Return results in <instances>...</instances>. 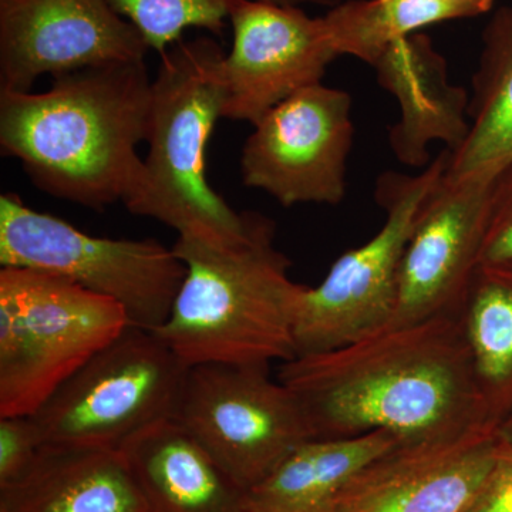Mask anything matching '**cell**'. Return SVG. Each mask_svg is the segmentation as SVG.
Segmentation results:
<instances>
[{
  "instance_id": "28",
  "label": "cell",
  "mask_w": 512,
  "mask_h": 512,
  "mask_svg": "<svg viewBox=\"0 0 512 512\" xmlns=\"http://www.w3.org/2000/svg\"><path fill=\"white\" fill-rule=\"evenodd\" d=\"M457 2L468 3V5L474 6L484 15V13L490 12L491 8H493L495 0H457Z\"/></svg>"
},
{
  "instance_id": "6",
  "label": "cell",
  "mask_w": 512,
  "mask_h": 512,
  "mask_svg": "<svg viewBox=\"0 0 512 512\" xmlns=\"http://www.w3.org/2000/svg\"><path fill=\"white\" fill-rule=\"evenodd\" d=\"M0 265L59 276L119 303L130 326L154 332L167 322L185 265L156 239L93 237L52 214L0 195Z\"/></svg>"
},
{
  "instance_id": "11",
  "label": "cell",
  "mask_w": 512,
  "mask_h": 512,
  "mask_svg": "<svg viewBox=\"0 0 512 512\" xmlns=\"http://www.w3.org/2000/svg\"><path fill=\"white\" fill-rule=\"evenodd\" d=\"M494 175H444L430 192L404 249L387 328L460 313L481 264Z\"/></svg>"
},
{
  "instance_id": "12",
  "label": "cell",
  "mask_w": 512,
  "mask_h": 512,
  "mask_svg": "<svg viewBox=\"0 0 512 512\" xmlns=\"http://www.w3.org/2000/svg\"><path fill=\"white\" fill-rule=\"evenodd\" d=\"M232 47L224 57V119L252 126L282 101L322 83L339 57L325 20L302 8L231 0Z\"/></svg>"
},
{
  "instance_id": "16",
  "label": "cell",
  "mask_w": 512,
  "mask_h": 512,
  "mask_svg": "<svg viewBox=\"0 0 512 512\" xmlns=\"http://www.w3.org/2000/svg\"><path fill=\"white\" fill-rule=\"evenodd\" d=\"M146 512H247V491L174 419L120 448Z\"/></svg>"
},
{
  "instance_id": "1",
  "label": "cell",
  "mask_w": 512,
  "mask_h": 512,
  "mask_svg": "<svg viewBox=\"0 0 512 512\" xmlns=\"http://www.w3.org/2000/svg\"><path fill=\"white\" fill-rule=\"evenodd\" d=\"M278 380L301 403L313 439L386 431L412 446L497 429L488 423L460 313L296 356L281 363Z\"/></svg>"
},
{
  "instance_id": "20",
  "label": "cell",
  "mask_w": 512,
  "mask_h": 512,
  "mask_svg": "<svg viewBox=\"0 0 512 512\" xmlns=\"http://www.w3.org/2000/svg\"><path fill=\"white\" fill-rule=\"evenodd\" d=\"M488 423L512 414V261L481 262L460 309Z\"/></svg>"
},
{
  "instance_id": "15",
  "label": "cell",
  "mask_w": 512,
  "mask_h": 512,
  "mask_svg": "<svg viewBox=\"0 0 512 512\" xmlns=\"http://www.w3.org/2000/svg\"><path fill=\"white\" fill-rule=\"evenodd\" d=\"M372 67L377 82L399 103L389 144L400 163L426 167L433 143H443L450 154L463 146L470 133V93L450 82L447 60L429 36L397 40Z\"/></svg>"
},
{
  "instance_id": "25",
  "label": "cell",
  "mask_w": 512,
  "mask_h": 512,
  "mask_svg": "<svg viewBox=\"0 0 512 512\" xmlns=\"http://www.w3.org/2000/svg\"><path fill=\"white\" fill-rule=\"evenodd\" d=\"M464 512H512V447L503 441L493 468Z\"/></svg>"
},
{
  "instance_id": "2",
  "label": "cell",
  "mask_w": 512,
  "mask_h": 512,
  "mask_svg": "<svg viewBox=\"0 0 512 512\" xmlns=\"http://www.w3.org/2000/svg\"><path fill=\"white\" fill-rule=\"evenodd\" d=\"M146 60L84 67L53 77L46 92L0 90V151L40 191L101 211L134 197L147 141Z\"/></svg>"
},
{
  "instance_id": "4",
  "label": "cell",
  "mask_w": 512,
  "mask_h": 512,
  "mask_svg": "<svg viewBox=\"0 0 512 512\" xmlns=\"http://www.w3.org/2000/svg\"><path fill=\"white\" fill-rule=\"evenodd\" d=\"M225 52L211 36L171 46L151 82L148 153L143 178L126 208L173 228L178 238L229 247L247 241L255 212L232 210L208 183L205 158L224 119Z\"/></svg>"
},
{
  "instance_id": "26",
  "label": "cell",
  "mask_w": 512,
  "mask_h": 512,
  "mask_svg": "<svg viewBox=\"0 0 512 512\" xmlns=\"http://www.w3.org/2000/svg\"><path fill=\"white\" fill-rule=\"evenodd\" d=\"M258 2L274 3L279 6H292V8H302V6H320V8L332 9L345 0H258Z\"/></svg>"
},
{
  "instance_id": "14",
  "label": "cell",
  "mask_w": 512,
  "mask_h": 512,
  "mask_svg": "<svg viewBox=\"0 0 512 512\" xmlns=\"http://www.w3.org/2000/svg\"><path fill=\"white\" fill-rule=\"evenodd\" d=\"M497 429L397 446L363 468L329 512H464L494 466Z\"/></svg>"
},
{
  "instance_id": "10",
  "label": "cell",
  "mask_w": 512,
  "mask_h": 512,
  "mask_svg": "<svg viewBox=\"0 0 512 512\" xmlns=\"http://www.w3.org/2000/svg\"><path fill=\"white\" fill-rule=\"evenodd\" d=\"M345 90L306 87L254 124L241 156L242 183L282 207L339 205L355 127Z\"/></svg>"
},
{
  "instance_id": "5",
  "label": "cell",
  "mask_w": 512,
  "mask_h": 512,
  "mask_svg": "<svg viewBox=\"0 0 512 512\" xmlns=\"http://www.w3.org/2000/svg\"><path fill=\"white\" fill-rule=\"evenodd\" d=\"M127 326L119 303L67 279L0 269V417L33 416Z\"/></svg>"
},
{
  "instance_id": "8",
  "label": "cell",
  "mask_w": 512,
  "mask_h": 512,
  "mask_svg": "<svg viewBox=\"0 0 512 512\" xmlns=\"http://www.w3.org/2000/svg\"><path fill=\"white\" fill-rule=\"evenodd\" d=\"M448 158L450 151H441L417 175H380L375 195L386 221L365 245L336 259L318 286H303L295 316L296 356L342 348L387 328L404 249L424 201L446 174Z\"/></svg>"
},
{
  "instance_id": "13",
  "label": "cell",
  "mask_w": 512,
  "mask_h": 512,
  "mask_svg": "<svg viewBox=\"0 0 512 512\" xmlns=\"http://www.w3.org/2000/svg\"><path fill=\"white\" fill-rule=\"evenodd\" d=\"M148 50L107 0H0V90L32 92L46 74L146 60Z\"/></svg>"
},
{
  "instance_id": "24",
  "label": "cell",
  "mask_w": 512,
  "mask_h": 512,
  "mask_svg": "<svg viewBox=\"0 0 512 512\" xmlns=\"http://www.w3.org/2000/svg\"><path fill=\"white\" fill-rule=\"evenodd\" d=\"M501 261H512V158L494 175L481 251V262Z\"/></svg>"
},
{
  "instance_id": "9",
  "label": "cell",
  "mask_w": 512,
  "mask_h": 512,
  "mask_svg": "<svg viewBox=\"0 0 512 512\" xmlns=\"http://www.w3.org/2000/svg\"><path fill=\"white\" fill-rule=\"evenodd\" d=\"M174 420L245 491L313 439L301 403L269 366L188 367Z\"/></svg>"
},
{
  "instance_id": "19",
  "label": "cell",
  "mask_w": 512,
  "mask_h": 512,
  "mask_svg": "<svg viewBox=\"0 0 512 512\" xmlns=\"http://www.w3.org/2000/svg\"><path fill=\"white\" fill-rule=\"evenodd\" d=\"M471 79L470 133L450 154L446 177L497 173L512 158V5L495 10L483 30Z\"/></svg>"
},
{
  "instance_id": "17",
  "label": "cell",
  "mask_w": 512,
  "mask_h": 512,
  "mask_svg": "<svg viewBox=\"0 0 512 512\" xmlns=\"http://www.w3.org/2000/svg\"><path fill=\"white\" fill-rule=\"evenodd\" d=\"M0 512H146L116 450L45 444L15 483L0 487Z\"/></svg>"
},
{
  "instance_id": "7",
  "label": "cell",
  "mask_w": 512,
  "mask_h": 512,
  "mask_svg": "<svg viewBox=\"0 0 512 512\" xmlns=\"http://www.w3.org/2000/svg\"><path fill=\"white\" fill-rule=\"evenodd\" d=\"M188 367L156 333L127 326L32 417L45 444L119 451L174 419Z\"/></svg>"
},
{
  "instance_id": "21",
  "label": "cell",
  "mask_w": 512,
  "mask_h": 512,
  "mask_svg": "<svg viewBox=\"0 0 512 512\" xmlns=\"http://www.w3.org/2000/svg\"><path fill=\"white\" fill-rule=\"evenodd\" d=\"M483 15L457 0H345L323 16L333 47L373 66L397 40L448 20Z\"/></svg>"
},
{
  "instance_id": "3",
  "label": "cell",
  "mask_w": 512,
  "mask_h": 512,
  "mask_svg": "<svg viewBox=\"0 0 512 512\" xmlns=\"http://www.w3.org/2000/svg\"><path fill=\"white\" fill-rule=\"evenodd\" d=\"M274 222L256 214L247 241L229 247L178 238L183 285L170 318L154 330L187 366H271L295 359V316L303 286L274 245Z\"/></svg>"
},
{
  "instance_id": "23",
  "label": "cell",
  "mask_w": 512,
  "mask_h": 512,
  "mask_svg": "<svg viewBox=\"0 0 512 512\" xmlns=\"http://www.w3.org/2000/svg\"><path fill=\"white\" fill-rule=\"evenodd\" d=\"M45 446L32 416L0 417V487L19 480Z\"/></svg>"
},
{
  "instance_id": "27",
  "label": "cell",
  "mask_w": 512,
  "mask_h": 512,
  "mask_svg": "<svg viewBox=\"0 0 512 512\" xmlns=\"http://www.w3.org/2000/svg\"><path fill=\"white\" fill-rule=\"evenodd\" d=\"M498 437H500V440L507 444V446L512 447V414L498 427Z\"/></svg>"
},
{
  "instance_id": "22",
  "label": "cell",
  "mask_w": 512,
  "mask_h": 512,
  "mask_svg": "<svg viewBox=\"0 0 512 512\" xmlns=\"http://www.w3.org/2000/svg\"><path fill=\"white\" fill-rule=\"evenodd\" d=\"M114 12L130 22L148 49L163 56L190 29L221 36L227 29L231 0H107Z\"/></svg>"
},
{
  "instance_id": "18",
  "label": "cell",
  "mask_w": 512,
  "mask_h": 512,
  "mask_svg": "<svg viewBox=\"0 0 512 512\" xmlns=\"http://www.w3.org/2000/svg\"><path fill=\"white\" fill-rule=\"evenodd\" d=\"M397 446L386 431L305 441L247 491V512H329L363 468Z\"/></svg>"
}]
</instances>
